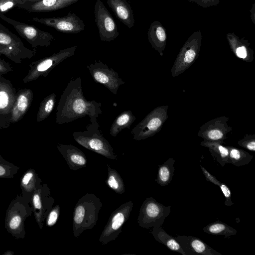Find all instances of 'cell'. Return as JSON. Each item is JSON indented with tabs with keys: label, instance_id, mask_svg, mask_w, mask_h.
Listing matches in <instances>:
<instances>
[{
	"label": "cell",
	"instance_id": "cell-1",
	"mask_svg": "<svg viewBox=\"0 0 255 255\" xmlns=\"http://www.w3.org/2000/svg\"><path fill=\"white\" fill-rule=\"evenodd\" d=\"M102 103L88 101L84 96L82 78L70 81L60 98L56 114V122L64 124L88 116L90 119L97 118L102 114Z\"/></svg>",
	"mask_w": 255,
	"mask_h": 255
},
{
	"label": "cell",
	"instance_id": "cell-2",
	"mask_svg": "<svg viewBox=\"0 0 255 255\" xmlns=\"http://www.w3.org/2000/svg\"><path fill=\"white\" fill-rule=\"evenodd\" d=\"M102 207L100 198L93 193H87L78 201L74 207L72 219L75 237H79L85 230L95 226Z\"/></svg>",
	"mask_w": 255,
	"mask_h": 255
},
{
	"label": "cell",
	"instance_id": "cell-3",
	"mask_svg": "<svg viewBox=\"0 0 255 255\" xmlns=\"http://www.w3.org/2000/svg\"><path fill=\"white\" fill-rule=\"evenodd\" d=\"M90 123L83 131H75L73 136L75 140L85 148L96 152L109 159L117 160V155L108 140L99 129L97 118L90 119Z\"/></svg>",
	"mask_w": 255,
	"mask_h": 255
},
{
	"label": "cell",
	"instance_id": "cell-4",
	"mask_svg": "<svg viewBox=\"0 0 255 255\" xmlns=\"http://www.w3.org/2000/svg\"><path fill=\"white\" fill-rule=\"evenodd\" d=\"M168 106H158L147 115L131 130L133 139H145L159 132L168 119Z\"/></svg>",
	"mask_w": 255,
	"mask_h": 255
},
{
	"label": "cell",
	"instance_id": "cell-5",
	"mask_svg": "<svg viewBox=\"0 0 255 255\" xmlns=\"http://www.w3.org/2000/svg\"><path fill=\"white\" fill-rule=\"evenodd\" d=\"M77 46L60 50L52 55L31 63L27 75L23 78L24 83L35 80L40 77H46L49 72L65 59L74 55Z\"/></svg>",
	"mask_w": 255,
	"mask_h": 255
},
{
	"label": "cell",
	"instance_id": "cell-6",
	"mask_svg": "<svg viewBox=\"0 0 255 255\" xmlns=\"http://www.w3.org/2000/svg\"><path fill=\"white\" fill-rule=\"evenodd\" d=\"M170 212V206H165L152 197L147 198L140 208L137 223L146 229L158 227L163 224Z\"/></svg>",
	"mask_w": 255,
	"mask_h": 255
},
{
	"label": "cell",
	"instance_id": "cell-7",
	"mask_svg": "<svg viewBox=\"0 0 255 255\" xmlns=\"http://www.w3.org/2000/svg\"><path fill=\"white\" fill-rule=\"evenodd\" d=\"M133 206V202L129 201L112 213L99 238V241L102 245L116 240L122 231L124 224L128 219Z\"/></svg>",
	"mask_w": 255,
	"mask_h": 255
},
{
	"label": "cell",
	"instance_id": "cell-8",
	"mask_svg": "<svg viewBox=\"0 0 255 255\" xmlns=\"http://www.w3.org/2000/svg\"><path fill=\"white\" fill-rule=\"evenodd\" d=\"M0 53L16 63H20L23 59L31 58L35 55L18 37L2 30H0Z\"/></svg>",
	"mask_w": 255,
	"mask_h": 255
},
{
	"label": "cell",
	"instance_id": "cell-9",
	"mask_svg": "<svg viewBox=\"0 0 255 255\" xmlns=\"http://www.w3.org/2000/svg\"><path fill=\"white\" fill-rule=\"evenodd\" d=\"M0 17L12 25L20 36L33 48L38 46L48 47L54 39V37L51 34L42 31L34 26L11 19L3 14H0Z\"/></svg>",
	"mask_w": 255,
	"mask_h": 255
},
{
	"label": "cell",
	"instance_id": "cell-10",
	"mask_svg": "<svg viewBox=\"0 0 255 255\" xmlns=\"http://www.w3.org/2000/svg\"><path fill=\"white\" fill-rule=\"evenodd\" d=\"M95 20L102 41L111 42L119 35L118 26L111 14L101 0L94 5Z\"/></svg>",
	"mask_w": 255,
	"mask_h": 255
},
{
	"label": "cell",
	"instance_id": "cell-11",
	"mask_svg": "<svg viewBox=\"0 0 255 255\" xmlns=\"http://www.w3.org/2000/svg\"><path fill=\"white\" fill-rule=\"evenodd\" d=\"M87 68L94 81L104 86L114 95H117L120 86L125 83L117 72L101 61L87 65Z\"/></svg>",
	"mask_w": 255,
	"mask_h": 255
},
{
	"label": "cell",
	"instance_id": "cell-12",
	"mask_svg": "<svg viewBox=\"0 0 255 255\" xmlns=\"http://www.w3.org/2000/svg\"><path fill=\"white\" fill-rule=\"evenodd\" d=\"M30 21L37 22L66 33H77L84 30L85 24L75 13L69 12L62 17L38 18L33 17Z\"/></svg>",
	"mask_w": 255,
	"mask_h": 255
},
{
	"label": "cell",
	"instance_id": "cell-13",
	"mask_svg": "<svg viewBox=\"0 0 255 255\" xmlns=\"http://www.w3.org/2000/svg\"><path fill=\"white\" fill-rule=\"evenodd\" d=\"M229 120V118L222 116L207 122L200 127L198 136L204 140L223 141L232 130L228 124Z\"/></svg>",
	"mask_w": 255,
	"mask_h": 255
},
{
	"label": "cell",
	"instance_id": "cell-14",
	"mask_svg": "<svg viewBox=\"0 0 255 255\" xmlns=\"http://www.w3.org/2000/svg\"><path fill=\"white\" fill-rule=\"evenodd\" d=\"M175 238L186 255H223L197 237L177 235Z\"/></svg>",
	"mask_w": 255,
	"mask_h": 255
},
{
	"label": "cell",
	"instance_id": "cell-15",
	"mask_svg": "<svg viewBox=\"0 0 255 255\" xmlns=\"http://www.w3.org/2000/svg\"><path fill=\"white\" fill-rule=\"evenodd\" d=\"M79 0H40L37 1H25L17 7L28 12H45L62 9Z\"/></svg>",
	"mask_w": 255,
	"mask_h": 255
},
{
	"label": "cell",
	"instance_id": "cell-16",
	"mask_svg": "<svg viewBox=\"0 0 255 255\" xmlns=\"http://www.w3.org/2000/svg\"><path fill=\"white\" fill-rule=\"evenodd\" d=\"M57 148L71 170L76 171L86 165V156L78 147L71 144H61L57 145Z\"/></svg>",
	"mask_w": 255,
	"mask_h": 255
},
{
	"label": "cell",
	"instance_id": "cell-17",
	"mask_svg": "<svg viewBox=\"0 0 255 255\" xmlns=\"http://www.w3.org/2000/svg\"><path fill=\"white\" fill-rule=\"evenodd\" d=\"M33 97V92L29 89H21L16 93L10 114V123L18 122L23 118L32 103Z\"/></svg>",
	"mask_w": 255,
	"mask_h": 255
},
{
	"label": "cell",
	"instance_id": "cell-18",
	"mask_svg": "<svg viewBox=\"0 0 255 255\" xmlns=\"http://www.w3.org/2000/svg\"><path fill=\"white\" fill-rule=\"evenodd\" d=\"M16 94L15 90L10 81L0 76V115L3 117L5 116L10 117L11 110L15 100Z\"/></svg>",
	"mask_w": 255,
	"mask_h": 255
},
{
	"label": "cell",
	"instance_id": "cell-19",
	"mask_svg": "<svg viewBox=\"0 0 255 255\" xmlns=\"http://www.w3.org/2000/svg\"><path fill=\"white\" fill-rule=\"evenodd\" d=\"M107 3L117 17L128 28L134 24L133 11L127 0H107Z\"/></svg>",
	"mask_w": 255,
	"mask_h": 255
},
{
	"label": "cell",
	"instance_id": "cell-20",
	"mask_svg": "<svg viewBox=\"0 0 255 255\" xmlns=\"http://www.w3.org/2000/svg\"><path fill=\"white\" fill-rule=\"evenodd\" d=\"M221 141H210L204 140L200 145L207 147L211 155L220 163L222 167L229 163V150L224 146Z\"/></svg>",
	"mask_w": 255,
	"mask_h": 255
},
{
	"label": "cell",
	"instance_id": "cell-21",
	"mask_svg": "<svg viewBox=\"0 0 255 255\" xmlns=\"http://www.w3.org/2000/svg\"><path fill=\"white\" fill-rule=\"evenodd\" d=\"M151 234L157 242L162 244L169 250L186 255L179 242L172 236L168 234L160 226L152 227Z\"/></svg>",
	"mask_w": 255,
	"mask_h": 255
},
{
	"label": "cell",
	"instance_id": "cell-22",
	"mask_svg": "<svg viewBox=\"0 0 255 255\" xmlns=\"http://www.w3.org/2000/svg\"><path fill=\"white\" fill-rule=\"evenodd\" d=\"M136 120V117L130 110H126L121 113L114 121L110 129V134L116 137L123 129H130L131 124Z\"/></svg>",
	"mask_w": 255,
	"mask_h": 255
},
{
	"label": "cell",
	"instance_id": "cell-23",
	"mask_svg": "<svg viewBox=\"0 0 255 255\" xmlns=\"http://www.w3.org/2000/svg\"><path fill=\"white\" fill-rule=\"evenodd\" d=\"M175 162V160L173 158H169L163 164L158 165L155 181L159 185L166 186L171 181L174 174Z\"/></svg>",
	"mask_w": 255,
	"mask_h": 255
},
{
	"label": "cell",
	"instance_id": "cell-24",
	"mask_svg": "<svg viewBox=\"0 0 255 255\" xmlns=\"http://www.w3.org/2000/svg\"><path fill=\"white\" fill-rule=\"evenodd\" d=\"M229 150V163L240 167L248 164L253 156L247 151L237 147L226 146Z\"/></svg>",
	"mask_w": 255,
	"mask_h": 255
},
{
	"label": "cell",
	"instance_id": "cell-25",
	"mask_svg": "<svg viewBox=\"0 0 255 255\" xmlns=\"http://www.w3.org/2000/svg\"><path fill=\"white\" fill-rule=\"evenodd\" d=\"M203 230L207 234L223 236L225 238L235 235L237 232L236 229L220 221L209 224Z\"/></svg>",
	"mask_w": 255,
	"mask_h": 255
},
{
	"label": "cell",
	"instance_id": "cell-26",
	"mask_svg": "<svg viewBox=\"0 0 255 255\" xmlns=\"http://www.w3.org/2000/svg\"><path fill=\"white\" fill-rule=\"evenodd\" d=\"M108 168V177L106 181L107 185L118 194H123L125 191V186L123 180L118 171L112 168L109 164Z\"/></svg>",
	"mask_w": 255,
	"mask_h": 255
},
{
	"label": "cell",
	"instance_id": "cell-27",
	"mask_svg": "<svg viewBox=\"0 0 255 255\" xmlns=\"http://www.w3.org/2000/svg\"><path fill=\"white\" fill-rule=\"evenodd\" d=\"M56 97L55 94L53 93L41 101L37 115V122L44 121L50 115L55 107Z\"/></svg>",
	"mask_w": 255,
	"mask_h": 255
},
{
	"label": "cell",
	"instance_id": "cell-28",
	"mask_svg": "<svg viewBox=\"0 0 255 255\" xmlns=\"http://www.w3.org/2000/svg\"><path fill=\"white\" fill-rule=\"evenodd\" d=\"M238 144L250 151H255V134L247 133L241 139L238 141Z\"/></svg>",
	"mask_w": 255,
	"mask_h": 255
},
{
	"label": "cell",
	"instance_id": "cell-29",
	"mask_svg": "<svg viewBox=\"0 0 255 255\" xmlns=\"http://www.w3.org/2000/svg\"><path fill=\"white\" fill-rule=\"evenodd\" d=\"M21 0H0V14L6 12L8 10L23 3Z\"/></svg>",
	"mask_w": 255,
	"mask_h": 255
},
{
	"label": "cell",
	"instance_id": "cell-30",
	"mask_svg": "<svg viewBox=\"0 0 255 255\" xmlns=\"http://www.w3.org/2000/svg\"><path fill=\"white\" fill-rule=\"evenodd\" d=\"M219 187L225 198V205L228 206L233 205L234 203L231 200V191L229 187L226 184L221 182Z\"/></svg>",
	"mask_w": 255,
	"mask_h": 255
},
{
	"label": "cell",
	"instance_id": "cell-31",
	"mask_svg": "<svg viewBox=\"0 0 255 255\" xmlns=\"http://www.w3.org/2000/svg\"><path fill=\"white\" fill-rule=\"evenodd\" d=\"M60 213V207L56 206L49 213L47 224L49 226H52L56 223Z\"/></svg>",
	"mask_w": 255,
	"mask_h": 255
},
{
	"label": "cell",
	"instance_id": "cell-32",
	"mask_svg": "<svg viewBox=\"0 0 255 255\" xmlns=\"http://www.w3.org/2000/svg\"><path fill=\"white\" fill-rule=\"evenodd\" d=\"M202 169V172L204 174L206 179L207 181L210 182L214 184L219 186L221 182L213 175L211 174L206 168H205L202 165H200Z\"/></svg>",
	"mask_w": 255,
	"mask_h": 255
},
{
	"label": "cell",
	"instance_id": "cell-33",
	"mask_svg": "<svg viewBox=\"0 0 255 255\" xmlns=\"http://www.w3.org/2000/svg\"><path fill=\"white\" fill-rule=\"evenodd\" d=\"M12 70V68L9 64L0 60V74L6 73Z\"/></svg>",
	"mask_w": 255,
	"mask_h": 255
},
{
	"label": "cell",
	"instance_id": "cell-34",
	"mask_svg": "<svg viewBox=\"0 0 255 255\" xmlns=\"http://www.w3.org/2000/svg\"><path fill=\"white\" fill-rule=\"evenodd\" d=\"M237 56L243 59H245L247 57V50L245 46L239 47L236 50Z\"/></svg>",
	"mask_w": 255,
	"mask_h": 255
},
{
	"label": "cell",
	"instance_id": "cell-35",
	"mask_svg": "<svg viewBox=\"0 0 255 255\" xmlns=\"http://www.w3.org/2000/svg\"><path fill=\"white\" fill-rule=\"evenodd\" d=\"M20 218L18 216H14L12 218L9 223V226L12 229H16L20 224Z\"/></svg>",
	"mask_w": 255,
	"mask_h": 255
},
{
	"label": "cell",
	"instance_id": "cell-36",
	"mask_svg": "<svg viewBox=\"0 0 255 255\" xmlns=\"http://www.w3.org/2000/svg\"><path fill=\"white\" fill-rule=\"evenodd\" d=\"M156 34L157 38L160 41H164L166 39V35L164 30L161 27L157 28Z\"/></svg>",
	"mask_w": 255,
	"mask_h": 255
},
{
	"label": "cell",
	"instance_id": "cell-37",
	"mask_svg": "<svg viewBox=\"0 0 255 255\" xmlns=\"http://www.w3.org/2000/svg\"><path fill=\"white\" fill-rule=\"evenodd\" d=\"M33 201L35 208L38 209H40L41 208V202L40 197L38 194L34 195L33 199Z\"/></svg>",
	"mask_w": 255,
	"mask_h": 255
},
{
	"label": "cell",
	"instance_id": "cell-38",
	"mask_svg": "<svg viewBox=\"0 0 255 255\" xmlns=\"http://www.w3.org/2000/svg\"><path fill=\"white\" fill-rule=\"evenodd\" d=\"M2 116L0 115V128H6L9 126L10 122L8 120H5L4 119V118H5V117Z\"/></svg>",
	"mask_w": 255,
	"mask_h": 255
},
{
	"label": "cell",
	"instance_id": "cell-39",
	"mask_svg": "<svg viewBox=\"0 0 255 255\" xmlns=\"http://www.w3.org/2000/svg\"><path fill=\"white\" fill-rule=\"evenodd\" d=\"M32 177V174L31 173L29 172L26 173L23 178V183L25 185H27Z\"/></svg>",
	"mask_w": 255,
	"mask_h": 255
},
{
	"label": "cell",
	"instance_id": "cell-40",
	"mask_svg": "<svg viewBox=\"0 0 255 255\" xmlns=\"http://www.w3.org/2000/svg\"><path fill=\"white\" fill-rule=\"evenodd\" d=\"M4 173H5L4 169L2 167L0 166V176L3 175L4 174Z\"/></svg>",
	"mask_w": 255,
	"mask_h": 255
},
{
	"label": "cell",
	"instance_id": "cell-41",
	"mask_svg": "<svg viewBox=\"0 0 255 255\" xmlns=\"http://www.w3.org/2000/svg\"><path fill=\"white\" fill-rule=\"evenodd\" d=\"M23 0V1H38V0Z\"/></svg>",
	"mask_w": 255,
	"mask_h": 255
}]
</instances>
